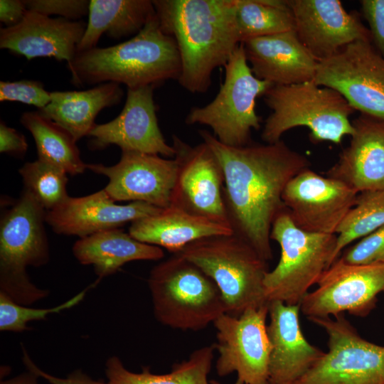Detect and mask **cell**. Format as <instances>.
Instances as JSON below:
<instances>
[{"label": "cell", "instance_id": "35", "mask_svg": "<svg viewBox=\"0 0 384 384\" xmlns=\"http://www.w3.org/2000/svg\"><path fill=\"white\" fill-rule=\"evenodd\" d=\"M338 257L353 265L384 263V225L362 238Z\"/></svg>", "mask_w": 384, "mask_h": 384}, {"label": "cell", "instance_id": "27", "mask_svg": "<svg viewBox=\"0 0 384 384\" xmlns=\"http://www.w3.org/2000/svg\"><path fill=\"white\" fill-rule=\"evenodd\" d=\"M155 14L152 0H90L77 53L95 48L103 33L114 39L137 35Z\"/></svg>", "mask_w": 384, "mask_h": 384}, {"label": "cell", "instance_id": "28", "mask_svg": "<svg viewBox=\"0 0 384 384\" xmlns=\"http://www.w3.org/2000/svg\"><path fill=\"white\" fill-rule=\"evenodd\" d=\"M214 347L194 351L186 361L175 364L166 374H154L148 368L142 373L127 370L119 357H110L105 363L107 384H210L208 375L213 359Z\"/></svg>", "mask_w": 384, "mask_h": 384}, {"label": "cell", "instance_id": "3", "mask_svg": "<svg viewBox=\"0 0 384 384\" xmlns=\"http://www.w3.org/2000/svg\"><path fill=\"white\" fill-rule=\"evenodd\" d=\"M68 68L78 86L115 82L127 88L156 87L169 80L178 81L181 60L175 39L161 30L155 14L132 38L77 53Z\"/></svg>", "mask_w": 384, "mask_h": 384}, {"label": "cell", "instance_id": "22", "mask_svg": "<svg viewBox=\"0 0 384 384\" xmlns=\"http://www.w3.org/2000/svg\"><path fill=\"white\" fill-rule=\"evenodd\" d=\"M352 124L349 145L326 175L358 193L384 189V119L360 114Z\"/></svg>", "mask_w": 384, "mask_h": 384}, {"label": "cell", "instance_id": "19", "mask_svg": "<svg viewBox=\"0 0 384 384\" xmlns=\"http://www.w3.org/2000/svg\"><path fill=\"white\" fill-rule=\"evenodd\" d=\"M162 208L147 203H115L105 189L82 197H70L46 213V223L60 235L82 238L158 213Z\"/></svg>", "mask_w": 384, "mask_h": 384}, {"label": "cell", "instance_id": "21", "mask_svg": "<svg viewBox=\"0 0 384 384\" xmlns=\"http://www.w3.org/2000/svg\"><path fill=\"white\" fill-rule=\"evenodd\" d=\"M267 326L271 343L269 384H294L324 352L304 337L299 323V305L268 302Z\"/></svg>", "mask_w": 384, "mask_h": 384}, {"label": "cell", "instance_id": "26", "mask_svg": "<svg viewBox=\"0 0 384 384\" xmlns=\"http://www.w3.org/2000/svg\"><path fill=\"white\" fill-rule=\"evenodd\" d=\"M123 95L120 85L115 82L82 91L51 92L50 102L38 111L68 130L78 142L89 135L100 112L118 105Z\"/></svg>", "mask_w": 384, "mask_h": 384}, {"label": "cell", "instance_id": "40", "mask_svg": "<svg viewBox=\"0 0 384 384\" xmlns=\"http://www.w3.org/2000/svg\"><path fill=\"white\" fill-rule=\"evenodd\" d=\"M27 11L23 0L0 1V21L5 27H11L19 23Z\"/></svg>", "mask_w": 384, "mask_h": 384}, {"label": "cell", "instance_id": "36", "mask_svg": "<svg viewBox=\"0 0 384 384\" xmlns=\"http://www.w3.org/2000/svg\"><path fill=\"white\" fill-rule=\"evenodd\" d=\"M28 11L46 16L58 15L73 21H78L88 15L90 1L87 0H23Z\"/></svg>", "mask_w": 384, "mask_h": 384}, {"label": "cell", "instance_id": "11", "mask_svg": "<svg viewBox=\"0 0 384 384\" xmlns=\"http://www.w3.org/2000/svg\"><path fill=\"white\" fill-rule=\"evenodd\" d=\"M268 304L245 310L238 317L224 314L213 323L220 376L233 373L244 384H269L271 343L266 319Z\"/></svg>", "mask_w": 384, "mask_h": 384}, {"label": "cell", "instance_id": "8", "mask_svg": "<svg viewBox=\"0 0 384 384\" xmlns=\"http://www.w3.org/2000/svg\"><path fill=\"white\" fill-rule=\"evenodd\" d=\"M336 234L304 231L292 221L287 208L274 219L270 239L280 247L279 262L264 279L267 302L299 305L309 288L332 264Z\"/></svg>", "mask_w": 384, "mask_h": 384}, {"label": "cell", "instance_id": "6", "mask_svg": "<svg viewBox=\"0 0 384 384\" xmlns=\"http://www.w3.org/2000/svg\"><path fill=\"white\" fill-rule=\"evenodd\" d=\"M148 286L155 318L172 329L201 330L227 312L214 281L178 253L152 268Z\"/></svg>", "mask_w": 384, "mask_h": 384}, {"label": "cell", "instance_id": "34", "mask_svg": "<svg viewBox=\"0 0 384 384\" xmlns=\"http://www.w3.org/2000/svg\"><path fill=\"white\" fill-rule=\"evenodd\" d=\"M0 101L20 102L35 106L39 110L50 102V92L46 91L39 81H1Z\"/></svg>", "mask_w": 384, "mask_h": 384}, {"label": "cell", "instance_id": "33", "mask_svg": "<svg viewBox=\"0 0 384 384\" xmlns=\"http://www.w3.org/2000/svg\"><path fill=\"white\" fill-rule=\"evenodd\" d=\"M93 284L82 290L70 299L50 308H32L19 304L0 292V331L22 332L29 328L28 322L46 319L51 314L60 313L78 304Z\"/></svg>", "mask_w": 384, "mask_h": 384}, {"label": "cell", "instance_id": "17", "mask_svg": "<svg viewBox=\"0 0 384 384\" xmlns=\"http://www.w3.org/2000/svg\"><path fill=\"white\" fill-rule=\"evenodd\" d=\"M154 86L127 88L119 114L112 121L96 124L89 134L88 146L101 150L110 145L122 151H136L174 157L175 150L166 142L159 126Z\"/></svg>", "mask_w": 384, "mask_h": 384}, {"label": "cell", "instance_id": "37", "mask_svg": "<svg viewBox=\"0 0 384 384\" xmlns=\"http://www.w3.org/2000/svg\"><path fill=\"white\" fill-rule=\"evenodd\" d=\"M360 4L369 25L372 44L384 58V0H362Z\"/></svg>", "mask_w": 384, "mask_h": 384}, {"label": "cell", "instance_id": "20", "mask_svg": "<svg viewBox=\"0 0 384 384\" xmlns=\"http://www.w3.org/2000/svg\"><path fill=\"white\" fill-rule=\"evenodd\" d=\"M87 23L64 18H52L28 11L16 26L0 29V48L27 60L54 58L69 63L77 53Z\"/></svg>", "mask_w": 384, "mask_h": 384}, {"label": "cell", "instance_id": "25", "mask_svg": "<svg viewBox=\"0 0 384 384\" xmlns=\"http://www.w3.org/2000/svg\"><path fill=\"white\" fill-rule=\"evenodd\" d=\"M73 253L82 265H92L99 279L114 274L127 262L164 257L161 247L140 242L121 228L80 238L73 247Z\"/></svg>", "mask_w": 384, "mask_h": 384}, {"label": "cell", "instance_id": "2", "mask_svg": "<svg viewBox=\"0 0 384 384\" xmlns=\"http://www.w3.org/2000/svg\"><path fill=\"white\" fill-rule=\"evenodd\" d=\"M161 30L175 39L181 60L179 85L204 93L213 71L225 66L240 44L236 0H152Z\"/></svg>", "mask_w": 384, "mask_h": 384}, {"label": "cell", "instance_id": "12", "mask_svg": "<svg viewBox=\"0 0 384 384\" xmlns=\"http://www.w3.org/2000/svg\"><path fill=\"white\" fill-rule=\"evenodd\" d=\"M317 288L299 304L307 318H325L347 312L367 316L384 292V263L353 265L338 257L321 274Z\"/></svg>", "mask_w": 384, "mask_h": 384}, {"label": "cell", "instance_id": "42", "mask_svg": "<svg viewBox=\"0 0 384 384\" xmlns=\"http://www.w3.org/2000/svg\"><path fill=\"white\" fill-rule=\"evenodd\" d=\"M210 384H220L215 380H212L211 382H210ZM235 384H244V383L237 381Z\"/></svg>", "mask_w": 384, "mask_h": 384}, {"label": "cell", "instance_id": "16", "mask_svg": "<svg viewBox=\"0 0 384 384\" xmlns=\"http://www.w3.org/2000/svg\"><path fill=\"white\" fill-rule=\"evenodd\" d=\"M87 169L108 178L104 189L114 201H141L164 209L171 205L178 164L174 158L122 151L116 164H87Z\"/></svg>", "mask_w": 384, "mask_h": 384}, {"label": "cell", "instance_id": "23", "mask_svg": "<svg viewBox=\"0 0 384 384\" xmlns=\"http://www.w3.org/2000/svg\"><path fill=\"white\" fill-rule=\"evenodd\" d=\"M252 72L273 85L314 80L319 62L294 30L251 38L242 43Z\"/></svg>", "mask_w": 384, "mask_h": 384}, {"label": "cell", "instance_id": "15", "mask_svg": "<svg viewBox=\"0 0 384 384\" xmlns=\"http://www.w3.org/2000/svg\"><path fill=\"white\" fill-rule=\"evenodd\" d=\"M357 195L342 181L307 168L287 183L282 201L299 228L309 233L336 234Z\"/></svg>", "mask_w": 384, "mask_h": 384}, {"label": "cell", "instance_id": "10", "mask_svg": "<svg viewBox=\"0 0 384 384\" xmlns=\"http://www.w3.org/2000/svg\"><path fill=\"white\" fill-rule=\"evenodd\" d=\"M309 320L328 336V351L294 384H384V346L363 338L344 314Z\"/></svg>", "mask_w": 384, "mask_h": 384}, {"label": "cell", "instance_id": "5", "mask_svg": "<svg viewBox=\"0 0 384 384\" xmlns=\"http://www.w3.org/2000/svg\"><path fill=\"white\" fill-rule=\"evenodd\" d=\"M46 213L33 194L23 188L1 215L0 292L19 304L29 306L49 294L48 290L33 284L26 272L28 267H41L50 260Z\"/></svg>", "mask_w": 384, "mask_h": 384}, {"label": "cell", "instance_id": "41", "mask_svg": "<svg viewBox=\"0 0 384 384\" xmlns=\"http://www.w3.org/2000/svg\"><path fill=\"white\" fill-rule=\"evenodd\" d=\"M39 378L36 374L31 370L21 373L8 380H1L0 384H39Z\"/></svg>", "mask_w": 384, "mask_h": 384}, {"label": "cell", "instance_id": "32", "mask_svg": "<svg viewBox=\"0 0 384 384\" xmlns=\"http://www.w3.org/2000/svg\"><path fill=\"white\" fill-rule=\"evenodd\" d=\"M18 172L24 188L33 194L46 211L57 208L69 196L68 174L55 164L37 159L25 163Z\"/></svg>", "mask_w": 384, "mask_h": 384}, {"label": "cell", "instance_id": "31", "mask_svg": "<svg viewBox=\"0 0 384 384\" xmlns=\"http://www.w3.org/2000/svg\"><path fill=\"white\" fill-rule=\"evenodd\" d=\"M384 225V189L358 193L354 206L336 231L333 262L350 243ZM332 262V263H333Z\"/></svg>", "mask_w": 384, "mask_h": 384}, {"label": "cell", "instance_id": "14", "mask_svg": "<svg viewBox=\"0 0 384 384\" xmlns=\"http://www.w3.org/2000/svg\"><path fill=\"white\" fill-rule=\"evenodd\" d=\"M172 142L178 170L170 206L230 227L223 198L224 174L213 151L204 142L191 146L175 134Z\"/></svg>", "mask_w": 384, "mask_h": 384}, {"label": "cell", "instance_id": "9", "mask_svg": "<svg viewBox=\"0 0 384 384\" xmlns=\"http://www.w3.org/2000/svg\"><path fill=\"white\" fill-rule=\"evenodd\" d=\"M225 68V78L214 99L187 114V124L209 127L223 144L243 146L251 143L252 130L260 128L256 100L273 85L255 76L242 43L235 50Z\"/></svg>", "mask_w": 384, "mask_h": 384}, {"label": "cell", "instance_id": "7", "mask_svg": "<svg viewBox=\"0 0 384 384\" xmlns=\"http://www.w3.org/2000/svg\"><path fill=\"white\" fill-rule=\"evenodd\" d=\"M178 253L214 281L224 299L226 314L238 317L248 309L268 304L264 289L268 262L234 233L196 240Z\"/></svg>", "mask_w": 384, "mask_h": 384}, {"label": "cell", "instance_id": "29", "mask_svg": "<svg viewBox=\"0 0 384 384\" xmlns=\"http://www.w3.org/2000/svg\"><path fill=\"white\" fill-rule=\"evenodd\" d=\"M20 122L33 137L38 159L55 164L73 176L83 174L87 169L77 141L62 126L38 111L23 113Z\"/></svg>", "mask_w": 384, "mask_h": 384}, {"label": "cell", "instance_id": "18", "mask_svg": "<svg viewBox=\"0 0 384 384\" xmlns=\"http://www.w3.org/2000/svg\"><path fill=\"white\" fill-rule=\"evenodd\" d=\"M294 31L318 61L328 59L357 41H371L370 33L356 12H347L338 0H287Z\"/></svg>", "mask_w": 384, "mask_h": 384}, {"label": "cell", "instance_id": "24", "mask_svg": "<svg viewBox=\"0 0 384 384\" xmlns=\"http://www.w3.org/2000/svg\"><path fill=\"white\" fill-rule=\"evenodd\" d=\"M128 233L140 242L175 254L196 240L233 231L228 225L169 206L156 214L132 222Z\"/></svg>", "mask_w": 384, "mask_h": 384}, {"label": "cell", "instance_id": "13", "mask_svg": "<svg viewBox=\"0 0 384 384\" xmlns=\"http://www.w3.org/2000/svg\"><path fill=\"white\" fill-rule=\"evenodd\" d=\"M314 81L338 91L355 111L384 119V58L371 41H355L319 62Z\"/></svg>", "mask_w": 384, "mask_h": 384}, {"label": "cell", "instance_id": "4", "mask_svg": "<svg viewBox=\"0 0 384 384\" xmlns=\"http://www.w3.org/2000/svg\"><path fill=\"white\" fill-rule=\"evenodd\" d=\"M272 110L261 134L265 143H275L288 130L306 127L313 142L340 144L353 132L350 116L355 110L336 90L314 80L288 85H272L264 95Z\"/></svg>", "mask_w": 384, "mask_h": 384}, {"label": "cell", "instance_id": "30", "mask_svg": "<svg viewBox=\"0 0 384 384\" xmlns=\"http://www.w3.org/2000/svg\"><path fill=\"white\" fill-rule=\"evenodd\" d=\"M235 23L240 43L294 30L287 0H236Z\"/></svg>", "mask_w": 384, "mask_h": 384}, {"label": "cell", "instance_id": "1", "mask_svg": "<svg viewBox=\"0 0 384 384\" xmlns=\"http://www.w3.org/2000/svg\"><path fill=\"white\" fill-rule=\"evenodd\" d=\"M199 134L222 167L225 207L233 233L270 261L272 225L286 208L283 191L310 161L282 140L237 147L222 144L208 131Z\"/></svg>", "mask_w": 384, "mask_h": 384}, {"label": "cell", "instance_id": "38", "mask_svg": "<svg viewBox=\"0 0 384 384\" xmlns=\"http://www.w3.org/2000/svg\"><path fill=\"white\" fill-rule=\"evenodd\" d=\"M22 360L27 370L44 378L50 384H107V382L92 379L81 370H74L66 378L53 376L39 368L31 360L24 348H23Z\"/></svg>", "mask_w": 384, "mask_h": 384}, {"label": "cell", "instance_id": "39", "mask_svg": "<svg viewBox=\"0 0 384 384\" xmlns=\"http://www.w3.org/2000/svg\"><path fill=\"white\" fill-rule=\"evenodd\" d=\"M25 136L16 129L8 127L4 122L0 123V152L14 156L23 157L28 149Z\"/></svg>", "mask_w": 384, "mask_h": 384}]
</instances>
